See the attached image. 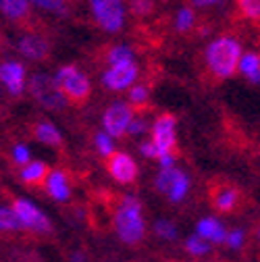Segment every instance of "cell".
<instances>
[{"label": "cell", "instance_id": "277c9868", "mask_svg": "<svg viewBox=\"0 0 260 262\" xmlns=\"http://www.w3.org/2000/svg\"><path fill=\"white\" fill-rule=\"evenodd\" d=\"M13 212H15L17 221L21 223V227H27V229H31V231H36V233H48L52 229L48 216L36 204H31L29 200H15Z\"/></svg>", "mask_w": 260, "mask_h": 262}, {"label": "cell", "instance_id": "603a6c76", "mask_svg": "<svg viewBox=\"0 0 260 262\" xmlns=\"http://www.w3.org/2000/svg\"><path fill=\"white\" fill-rule=\"evenodd\" d=\"M185 250H187L191 256H204V254L210 252V244L204 242V239L198 237V235H191V237H187V242H185Z\"/></svg>", "mask_w": 260, "mask_h": 262}, {"label": "cell", "instance_id": "ac0fdd59", "mask_svg": "<svg viewBox=\"0 0 260 262\" xmlns=\"http://www.w3.org/2000/svg\"><path fill=\"white\" fill-rule=\"evenodd\" d=\"M34 134L40 142L48 144V146H58L60 144V134H58V129L50 123H38L34 127Z\"/></svg>", "mask_w": 260, "mask_h": 262}, {"label": "cell", "instance_id": "484cf974", "mask_svg": "<svg viewBox=\"0 0 260 262\" xmlns=\"http://www.w3.org/2000/svg\"><path fill=\"white\" fill-rule=\"evenodd\" d=\"M225 242H227V246H229V248L240 250V248L244 246V242H246V235H244L242 229H235V231H231V233L225 235Z\"/></svg>", "mask_w": 260, "mask_h": 262}, {"label": "cell", "instance_id": "7a4b0ae2", "mask_svg": "<svg viewBox=\"0 0 260 262\" xmlns=\"http://www.w3.org/2000/svg\"><path fill=\"white\" fill-rule=\"evenodd\" d=\"M240 54H242V48L231 38H221V40L212 42L210 48H208V52H206L210 69L219 77H231L237 71Z\"/></svg>", "mask_w": 260, "mask_h": 262}, {"label": "cell", "instance_id": "e0dca14e", "mask_svg": "<svg viewBox=\"0 0 260 262\" xmlns=\"http://www.w3.org/2000/svg\"><path fill=\"white\" fill-rule=\"evenodd\" d=\"M0 11L11 19H23L29 11L27 0H0Z\"/></svg>", "mask_w": 260, "mask_h": 262}, {"label": "cell", "instance_id": "44dd1931", "mask_svg": "<svg viewBox=\"0 0 260 262\" xmlns=\"http://www.w3.org/2000/svg\"><path fill=\"white\" fill-rule=\"evenodd\" d=\"M21 223L17 221L15 212L11 208L0 206V231H19Z\"/></svg>", "mask_w": 260, "mask_h": 262}, {"label": "cell", "instance_id": "836d02e7", "mask_svg": "<svg viewBox=\"0 0 260 262\" xmlns=\"http://www.w3.org/2000/svg\"><path fill=\"white\" fill-rule=\"evenodd\" d=\"M142 152H144L146 156H154V158H158V152H156V148H154L152 142H150V144H142Z\"/></svg>", "mask_w": 260, "mask_h": 262}, {"label": "cell", "instance_id": "8992f818", "mask_svg": "<svg viewBox=\"0 0 260 262\" xmlns=\"http://www.w3.org/2000/svg\"><path fill=\"white\" fill-rule=\"evenodd\" d=\"M158 156L162 154H175V117L173 115H160L154 123V140H152Z\"/></svg>", "mask_w": 260, "mask_h": 262}, {"label": "cell", "instance_id": "30bf717a", "mask_svg": "<svg viewBox=\"0 0 260 262\" xmlns=\"http://www.w3.org/2000/svg\"><path fill=\"white\" fill-rule=\"evenodd\" d=\"M129 123H132V108L125 104H113L104 115V127L111 136L121 138L127 131Z\"/></svg>", "mask_w": 260, "mask_h": 262}, {"label": "cell", "instance_id": "e575fe53", "mask_svg": "<svg viewBox=\"0 0 260 262\" xmlns=\"http://www.w3.org/2000/svg\"><path fill=\"white\" fill-rule=\"evenodd\" d=\"M132 134H140V131H144V123H129V127H127Z\"/></svg>", "mask_w": 260, "mask_h": 262}, {"label": "cell", "instance_id": "6da1fadb", "mask_svg": "<svg viewBox=\"0 0 260 262\" xmlns=\"http://www.w3.org/2000/svg\"><path fill=\"white\" fill-rule=\"evenodd\" d=\"M115 229L123 244H140L146 233V225L142 216V206L136 198H125L115 214Z\"/></svg>", "mask_w": 260, "mask_h": 262}, {"label": "cell", "instance_id": "f546056e", "mask_svg": "<svg viewBox=\"0 0 260 262\" xmlns=\"http://www.w3.org/2000/svg\"><path fill=\"white\" fill-rule=\"evenodd\" d=\"M27 3H36L48 11H64V0H27Z\"/></svg>", "mask_w": 260, "mask_h": 262}, {"label": "cell", "instance_id": "d6986e66", "mask_svg": "<svg viewBox=\"0 0 260 262\" xmlns=\"http://www.w3.org/2000/svg\"><path fill=\"white\" fill-rule=\"evenodd\" d=\"M242 71L246 73V77H250L254 83H258L260 79V56L250 52L242 58Z\"/></svg>", "mask_w": 260, "mask_h": 262}, {"label": "cell", "instance_id": "ba28073f", "mask_svg": "<svg viewBox=\"0 0 260 262\" xmlns=\"http://www.w3.org/2000/svg\"><path fill=\"white\" fill-rule=\"evenodd\" d=\"M109 173L119 183H132L138 177V165L136 160L125 152H113L109 156Z\"/></svg>", "mask_w": 260, "mask_h": 262}, {"label": "cell", "instance_id": "9c48e42d", "mask_svg": "<svg viewBox=\"0 0 260 262\" xmlns=\"http://www.w3.org/2000/svg\"><path fill=\"white\" fill-rule=\"evenodd\" d=\"M136 75H138V67H136L134 60L113 64V69H109L104 73V85L109 90H123V88L134 83Z\"/></svg>", "mask_w": 260, "mask_h": 262}, {"label": "cell", "instance_id": "83f0119b", "mask_svg": "<svg viewBox=\"0 0 260 262\" xmlns=\"http://www.w3.org/2000/svg\"><path fill=\"white\" fill-rule=\"evenodd\" d=\"M129 60H132V50L125 48V46L115 48V50L111 52V62H113V64H121V62H129Z\"/></svg>", "mask_w": 260, "mask_h": 262}, {"label": "cell", "instance_id": "7c38bea8", "mask_svg": "<svg viewBox=\"0 0 260 262\" xmlns=\"http://www.w3.org/2000/svg\"><path fill=\"white\" fill-rule=\"evenodd\" d=\"M46 191L50 198L58 200V202H64L69 198V183H67V175H64L62 171H50L48 177H46Z\"/></svg>", "mask_w": 260, "mask_h": 262}, {"label": "cell", "instance_id": "5b68a950", "mask_svg": "<svg viewBox=\"0 0 260 262\" xmlns=\"http://www.w3.org/2000/svg\"><path fill=\"white\" fill-rule=\"evenodd\" d=\"M31 94H34V98L44 104L46 108H62L64 106V98L62 94L58 92L54 79H50L48 75H36L34 79H31Z\"/></svg>", "mask_w": 260, "mask_h": 262}, {"label": "cell", "instance_id": "4fadbf2b", "mask_svg": "<svg viewBox=\"0 0 260 262\" xmlns=\"http://www.w3.org/2000/svg\"><path fill=\"white\" fill-rule=\"evenodd\" d=\"M0 79H3L7 85H9V90H11V94H21V90H23V79H25V69L21 67L19 62H7V64H3L0 67Z\"/></svg>", "mask_w": 260, "mask_h": 262}, {"label": "cell", "instance_id": "ffe728a7", "mask_svg": "<svg viewBox=\"0 0 260 262\" xmlns=\"http://www.w3.org/2000/svg\"><path fill=\"white\" fill-rule=\"evenodd\" d=\"M187 189H189V179H187L185 173L179 171V175H177V179L173 181V185H171V189L167 191V195L171 198V202H181V200L185 198Z\"/></svg>", "mask_w": 260, "mask_h": 262}, {"label": "cell", "instance_id": "cb8c5ba5", "mask_svg": "<svg viewBox=\"0 0 260 262\" xmlns=\"http://www.w3.org/2000/svg\"><path fill=\"white\" fill-rule=\"evenodd\" d=\"M237 5L246 17H250V19L260 17V0H237Z\"/></svg>", "mask_w": 260, "mask_h": 262}, {"label": "cell", "instance_id": "d4e9b609", "mask_svg": "<svg viewBox=\"0 0 260 262\" xmlns=\"http://www.w3.org/2000/svg\"><path fill=\"white\" fill-rule=\"evenodd\" d=\"M154 231L160 235V237H165V239H175L177 237V229L171 221H158L154 225Z\"/></svg>", "mask_w": 260, "mask_h": 262}, {"label": "cell", "instance_id": "d590c367", "mask_svg": "<svg viewBox=\"0 0 260 262\" xmlns=\"http://www.w3.org/2000/svg\"><path fill=\"white\" fill-rule=\"evenodd\" d=\"M71 262H85V256H83L81 252H77V254H73V258H71Z\"/></svg>", "mask_w": 260, "mask_h": 262}, {"label": "cell", "instance_id": "4316f807", "mask_svg": "<svg viewBox=\"0 0 260 262\" xmlns=\"http://www.w3.org/2000/svg\"><path fill=\"white\" fill-rule=\"evenodd\" d=\"M129 98H132V102L134 106H144L148 102V90L144 85H136L132 90V94H129Z\"/></svg>", "mask_w": 260, "mask_h": 262}, {"label": "cell", "instance_id": "d6a6232c", "mask_svg": "<svg viewBox=\"0 0 260 262\" xmlns=\"http://www.w3.org/2000/svg\"><path fill=\"white\" fill-rule=\"evenodd\" d=\"M13 158L19 162V165H27V162H29V150H27L25 146H15Z\"/></svg>", "mask_w": 260, "mask_h": 262}, {"label": "cell", "instance_id": "9a60e30c", "mask_svg": "<svg viewBox=\"0 0 260 262\" xmlns=\"http://www.w3.org/2000/svg\"><path fill=\"white\" fill-rule=\"evenodd\" d=\"M19 48L21 52L27 56V58H34V60H42L46 58L48 54V44L44 38L40 36H25L21 42H19Z\"/></svg>", "mask_w": 260, "mask_h": 262}, {"label": "cell", "instance_id": "2e32d148", "mask_svg": "<svg viewBox=\"0 0 260 262\" xmlns=\"http://www.w3.org/2000/svg\"><path fill=\"white\" fill-rule=\"evenodd\" d=\"M50 169L46 162H27L25 169L21 171V179L27 183V185H40L42 181H46Z\"/></svg>", "mask_w": 260, "mask_h": 262}, {"label": "cell", "instance_id": "7402d4cb", "mask_svg": "<svg viewBox=\"0 0 260 262\" xmlns=\"http://www.w3.org/2000/svg\"><path fill=\"white\" fill-rule=\"evenodd\" d=\"M177 175H179V169H175V167L162 169V171L158 173V177H156V187H158L162 193H167V191L171 189L173 181L177 179Z\"/></svg>", "mask_w": 260, "mask_h": 262}, {"label": "cell", "instance_id": "f1b7e54d", "mask_svg": "<svg viewBox=\"0 0 260 262\" xmlns=\"http://www.w3.org/2000/svg\"><path fill=\"white\" fill-rule=\"evenodd\" d=\"M96 146H98V150H100L102 156H111L115 152L113 150V142H111V138L106 134H98V136H96Z\"/></svg>", "mask_w": 260, "mask_h": 262}, {"label": "cell", "instance_id": "8d00e7d4", "mask_svg": "<svg viewBox=\"0 0 260 262\" xmlns=\"http://www.w3.org/2000/svg\"><path fill=\"white\" fill-rule=\"evenodd\" d=\"M210 3H216V0H196V5H210Z\"/></svg>", "mask_w": 260, "mask_h": 262}, {"label": "cell", "instance_id": "8fae6325", "mask_svg": "<svg viewBox=\"0 0 260 262\" xmlns=\"http://www.w3.org/2000/svg\"><path fill=\"white\" fill-rule=\"evenodd\" d=\"M240 202V191L233 185H216L212 191V206L221 212H231Z\"/></svg>", "mask_w": 260, "mask_h": 262}, {"label": "cell", "instance_id": "4dcf8cb0", "mask_svg": "<svg viewBox=\"0 0 260 262\" xmlns=\"http://www.w3.org/2000/svg\"><path fill=\"white\" fill-rule=\"evenodd\" d=\"M191 23H193V13H191L189 9H183V11L179 13V19H177V27H179V31L189 29Z\"/></svg>", "mask_w": 260, "mask_h": 262}, {"label": "cell", "instance_id": "52a82bcc", "mask_svg": "<svg viewBox=\"0 0 260 262\" xmlns=\"http://www.w3.org/2000/svg\"><path fill=\"white\" fill-rule=\"evenodd\" d=\"M92 11L104 29H109V31L121 29V25H123L121 0H92Z\"/></svg>", "mask_w": 260, "mask_h": 262}, {"label": "cell", "instance_id": "1f68e13d", "mask_svg": "<svg viewBox=\"0 0 260 262\" xmlns=\"http://www.w3.org/2000/svg\"><path fill=\"white\" fill-rule=\"evenodd\" d=\"M132 11H136L138 15H148L152 11V3L150 0H132Z\"/></svg>", "mask_w": 260, "mask_h": 262}, {"label": "cell", "instance_id": "5bb4252c", "mask_svg": "<svg viewBox=\"0 0 260 262\" xmlns=\"http://www.w3.org/2000/svg\"><path fill=\"white\" fill-rule=\"evenodd\" d=\"M225 227L223 223H219L216 219H202L198 223V237H202L204 242H212V244H223L225 242Z\"/></svg>", "mask_w": 260, "mask_h": 262}, {"label": "cell", "instance_id": "3957f363", "mask_svg": "<svg viewBox=\"0 0 260 262\" xmlns=\"http://www.w3.org/2000/svg\"><path fill=\"white\" fill-rule=\"evenodd\" d=\"M54 83H56V88L62 94L64 100H69L75 106L83 104L88 98H90V81L75 67H62L58 71Z\"/></svg>", "mask_w": 260, "mask_h": 262}]
</instances>
